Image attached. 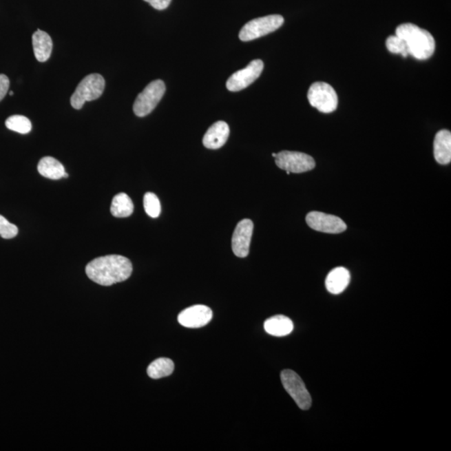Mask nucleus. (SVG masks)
<instances>
[{"mask_svg": "<svg viewBox=\"0 0 451 451\" xmlns=\"http://www.w3.org/2000/svg\"><path fill=\"white\" fill-rule=\"evenodd\" d=\"M132 264L128 258L120 255L97 258L85 268L90 280L102 286H112L127 280L132 273Z\"/></svg>", "mask_w": 451, "mask_h": 451, "instance_id": "obj_1", "label": "nucleus"}, {"mask_svg": "<svg viewBox=\"0 0 451 451\" xmlns=\"http://www.w3.org/2000/svg\"><path fill=\"white\" fill-rule=\"evenodd\" d=\"M395 35L406 42L408 53L417 60L425 61L433 56L435 41L428 31L406 23L397 27Z\"/></svg>", "mask_w": 451, "mask_h": 451, "instance_id": "obj_2", "label": "nucleus"}, {"mask_svg": "<svg viewBox=\"0 0 451 451\" xmlns=\"http://www.w3.org/2000/svg\"><path fill=\"white\" fill-rule=\"evenodd\" d=\"M105 87V81L101 74H90L78 85L76 92L70 98V104L74 109H81L85 102L99 99Z\"/></svg>", "mask_w": 451, "mask_h": 451, "instance_id": "obj_3", "label": "nucleus"}, {"mask_svg": "<svg viewBox=\"0 0 451 451\" xmlns=\"http://www.w3.org/2000/svg\"><path fill=\"white\" fill-rule=\"evenodd\" d=\"M284 19L280 14L254 19L247 23L239 33L242 41H251L274 32L284 25Z\"/></svg>", "mask_w": 451, "mask_h": 451, "instance_id": "obj_4", "label": "nucleus"}, {"mask_svg": "<svg viewBox=\"0 0 451 451\" xmlns=\"http://www.w3.org/2000/svg\"><path fill=\"white\" fill-rule=\"evenodd\" d=\"M165 92H166V85L162 81L156 80L151 82L136 97L133 105V111L136 116L144 117L154 111Z\"/></svg>", "mask_w": 451, "mask_h": 451, "instance_id": "obj_5", "label": "nucleus"}, {"mask_svg": "<svg viewBox=\"0 0 451 451\" xmlns=\"http://www.w3.org/2000/svg\"><path fill=\"white\" fill-rule=\"evenodd\" d=\"M308 99L312 107L320 112L331 113L338 107L339 99L335 89L325 82L312 84L308 90Z\"/></svg>", "mask_w": 451, "mask_h": 451, "instance_id": "obj_6", "label": "nucleus"}, {"mask_svg": "<svg viewBox=\"0 0 451 451\" xmlns=\"http://www.w3.org/2000/svg\"><path fill=\"white\" fill-rule=\"evenodd\" d=\"M281 380L286 391L288 392L297 406L301 410H308L312 406V398L307 388L297 373L285 370L281 373Z\"/></svg>", "mask_w": 451, "mask_h": 451, "instance_id": "obj_7", "label": "nucleus"}, {"mask_svg": "<svg viewBox=\"0 0 451 451\" xmlns=\"http://www.w3.org/2000/svg\"><path fill=\"white\" fill-rule=\"evenodd\" d=\"M275 162L282 170L290 174H303L315 169L316 163L311 156L297 151H282L277 153Z\"/></svg>", "mask_w": 451, "mask_h": 451, "instance_id": "obj_8", "label": "nucleus"}, {"mask_svg": "<svg viewBox=\"0 0 451 451\" xmlns=\"http://www.w3.org/2000/svg\"><path fill=\"white\" fill-rule=\"evenodd\" d=\"M264 67V62L261 60H255L250 62V64L246 68L238 70L227 80V90H230V92H236L248 87L260 76Z\"/></svg>", "mask_w": 451, "mask_h": 451, "instance_id": "obj_9", "label": "nucleus"}, {"mask_svg": "<svg viewBox=\"0 0 451 451\" xmlns=\"http://www.w3.org/2000/svg\"><path fill=\"white\" fill-rule=\"evenodd\" d=\"M306 222L312 229L324 233L339 234L347 229V225L342 219L320 211L309 213L306 217Z\"/></svg>", "mask_w": 451, "mask_h": 451, "instance_id": "obj_10", "label": "nucleus"}, {"mask_svg": "<svg viewBox=\"0 0 451 451\" xmlns=\"http://www.w3.org/2000/svg\"><path fill=\"white\" fill-rule=\"evenodd\" d=\"M213 316V311L207 306L194 305L179 313L178 322L183 327L198 328L209 324Z\"/></svg>", "mask_w": 451, "mask_h": 451, "instance_id": "obj_11", "label": "nucleus"}, {"mask_svg": "<svg viewBox=\"0 0 451 451\" xmlns=\"http://www.w3.org/2000/svg\"><path fill=\"white\" fill-rule=\"evenodd\" d=\"M253 222L250 219H243L235 229L231 238V249L238 258H246L249 253L252 240Z\"/></svg>", "mask_w": 451, "mask_h": 451, "instance_id": "obj_12", "label": "nucleus"}, {"mask_svg": "<svg viewBox=\"0 0 451 451\" xmlns=\"http://www.w3.org/2000/svg\"><path fill=\"white\" fill-rule=\"evenodd\" d=\"M229 125L224 121H218V123L211 125V127L204 136L202 140L204 147L213 149V150L221 148L224 146L227 139H229Z\"/></svg>", "mask_w": 451, "mask_h": 451, "instance_id": "obj_13", "label": "nucleus"}, {"mask_svg": "<svg viewBox=\"0 0 451 451\" xmlns=\"http://www.w3.org/2000/svg\"><path fill=\"white\" fill-rule=\"evenodd\" d=\"M434 159L439 164L447 165L451 162V133L441 130L435 135L434 140Z\"/></svg>", "mask_w": 451, "mask_h": 451, "instance_id": "obj_14", "label": "nucleus"}, {"mask_svg": "<svg viewBox=\"0 0 451 451\" xmlns=\"http://www.w3.org/2000/svg\"><path fill=\"white\" fill-rule=\"evenodd\" d=\"M350 282V273L348 270L343 266H338L328 274L325 285L329 293L339 294L346 289Z\"/></svg>", "mask_w": 451, "mask_h": 451, "instance_id": "obj_15", "label": "nucleus"}, {"mask_svg": "<svg viewBox=\"0 0 451 451\" xmlns=\"http://www.w3.org/2000/svg\"><path fill=\"white\" fill-rule=\"evenodd\" d=\"M32 44L36 60L40 62L48 61L53 49V42L50 35L45 31L37 30L33 34Z\"/></svg>", "mask_w": 451, "mask_h": 451, "instance_id": "obj_16", "label": "nucleus"}, {"mask_svg": "<svg viewBox=\"0 0 451 451\" xmlns=\"http://www.w3.org/2000/svg\"><path fill=\"white\" fill-rule=\"evenodd\" d=\"M264 329L270 335L287 336L293 331V323L288 317L276 315L265 321Z\"/></svg>", "mask_w": 451, "mask_h": 451, "instance_id": "obj_17", "label": "nucleus"}, {"mask_svg": "<svg viewBox=\"0 0 451 451\" xmlns=\"http://www.w3.org/2000/svg\"><path fill=\"white\" fill-rule=\"evenodd\" d=\"M38 171L44 178L59 180L64 178L65 170L64 166L56 159L51 156L43 158L38 164Z\"/></svg>", "mask_w": 451, "mask_h": 451, "instance_id": "obj_18", "label": "nucleus"}, {"mask_svg": "<svg viewBox=\"0 0 451 451\" xmlns=\"http://www.w3.org/2000/svg\"><path fill=\"white\" fill-rule=\"evenodd\" d=\"M134 205L127 194L121 192L114 197L111 206V213L114 217L128 218L133 213Z\"/></svg>", "mask_w": 451, "mask_h": 451, "instance_id": "obj_19", "label": "nucleus"}, {"mask_svg": "<svg viewBox=\"0 0 451 451\" xmlns=\"http://www.w3.org/2000/svg\"><path fill=\"white\" fill-rule=\"evenodd\" d=\"M175 364L174 361L167 358H160L153 361L147 368V375L153 379L167 377L174 373Z\"/></svg>", "mask_w": 451, "mask_h": 451, "instance_id": "obj_20", "label": "nucleus"}, {"mask_svg": "<svg viewBox=\"0 0 451 451\" xmlns=\"http://www.w3.org/2000/svg\"><path fill=\"white\" fill-rule=\"evenodd\" d=\"M6 125L10 131L19 134H28L32 130V124L27 117L15 115L10 116L6 121Z\"/></svg>", "mask_w": 451, "mask_h": 451, "instance_id": "obj_21", "label": "nucleus"}, {"mask_svg": "<svg viewBox=\"0 0 451 451\" xmlns=\"http://www.w3.org/2000/svg\"><path fill=\"white\" fill-rule=\"evenodd\" d=\"M144 209L149 217L152 218H158L162 211L160 202L156 195L152 192H147L145 194L143 199Z\"/></svg>", "mask_w": 451, "mask_h": 451, "instance_id": "obj_22", "label": "nucleus"}, {"mask_svg": "<svg viewBox=\"0 0 451 451\" xmlns=\"http://www.w3.org/2000/svg\"><path fill=\"white\" fill-rule=\"evenodd\" d=\"M386 47L390 52L401 54L403 57L409 56L406 42L397 35H391L386 40Z\"/></svg>", "mask_w": 451, "mask_h": 451, "instance_id": "obj_23", "label": "nucleus"}, {"mask_svg": "<svg viewBox=\"0 0 451 451\" xmlns=\"http://www.w3.org/2000/svg\"><path fill=\"white\" fill-rule=\"evenodd\" d=\"M17 226L12 224L6 218L0 215V236L5 239H11L17 236Z\"/></svg>", "mask_w": 451, "mask_h": 451, "instance_id": "obj_24", "label": "nucleus"}, {"mask_svg": "<svg viewBox=\"0 0 451 451\" xmlns=\"http://www.w3.org/2000/svg\"><path fill=\"white\" fill-rule=\"evenodd\" d=\"M10 80L6 74H0V101L7 95L10 89Z\"/></svg>", "mask_w": 451, "mask_h": 451, "instance_id": "obj_25", "label": "nucleus"}, {"mask_svg": "<svg viewBox=\"0 0 451 451\" xmlns=\"http://www.w3.org/2000/svg\"><path fill=\"white\" fill-rule=\"evenodd\" d=\"M158 10H166L170 6L171 0H144Z\"/></svg>", "mask_w": 451, "mask_h": 451, "instance_id": "obj_26", "label": "nucleus"}, {"mask_svg": "<svg viewBox=\"0 0 451 451\" xmlns=\"http://www.w3.org/2000/svg\"><path fill=\"white\" fill-rule=\"evenodd\" d=\"M68 176H69V175H68L67 174H66V172H65V175H64V178H67Z\"/></svg>", "mask_w": 451, "mask_h": 451, "instance_id": "obj_27", "label": "nucleus"}, {"mask_svg": "<svg viewBox=\"0 0 451 451\" xmlns=\"http://www.w3.org/2000/svg\"><path fill=\"white\" fill-rule=\"evenodd\" d=\"M272 156H273L274 158H275V156H277V153H273Z\"/></svg>", "mask_w": 451, "mask_h": 451, "instance_id": "obj_28", "label": "nucleus"}, {"mask_svg": "<svg viewBox=\"0 0 451 451\" xmlns=\"http://www.w3.org/2000/svg\"><path fill=\"white\" fill-rule=\"evenodd\" d=\"M10 96H14V92H10Z\"/></svg>", "mask_w": 451, "mask_h": 451, "instance_id": "obj_29", "label": "nucleus"}]
</instances>
